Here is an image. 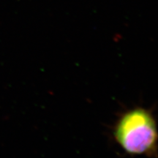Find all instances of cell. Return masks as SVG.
<instances>
[{
	"label": "cell",
	"mask_w": 158,
	"mask_h": 158,
	"mask_svg": "<svg viewBox=\"0 0 158 158\" xmlns=\"http://www.w3.org/2000/svg\"><path fill=\"white\" fill-rule=\"evenodd\" d=\"M116 143L130 155L152 157L157 152V127L152 113L135 108L122 114L114 128Z\"/></svg>",
	"instance_id": "cell-1"
}]
</instances>
